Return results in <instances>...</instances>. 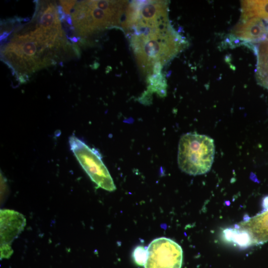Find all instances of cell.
I'll use <instances>...</instances> for the list:
<instances>
[{
    "label": "cell",
    "instance_id": "obj_1",
    "mask_svg": "<svg viewBox=\"0 0 268 268\" xmlns=\"http://www.w3.org/2000/svg\"><path fill=\"white\" fill-rule=\"evenodd\" d=\"M69 45L58 28L42 25L32 20L13 33L1 50L2 60L17 74L26 75L56 63Z\"/></svg>",
    "mask_w": 268,
    "mask_h": 268
},
{
    "label": "cell",
    "instance_id": "obj_2",
    "mask_svg": "<svg viewBox=\"0 0 268 268\" xmlns=\"http://www.w3.org/2000/svg\"><path fill=\"white\" fill-rule=\"evenodd\" d=\"M129 35L137 65L149 76L161 74L163 65L187 46L169 21L137 26Z\"/></svg>",
    "mask_w": 268,
    "mask_h": 268
},
{
    "label": "cell",
    "instance_id": "obj_3",
    "mask_svg": "<svg viewBox=\"0 0 268 268\" xmlns=\"http://www.w3.org/2000/svg\"><path fill=\"white\" fill-rule=\"evenodd\" d=\"M65 12L71 13L77 35L87 36L114 26L122 28L129 2L125 0H62Z\"/></svg>",
    "mask_w": 268,
    "mask_h": 268
},
{
    "label": "cell",
    "instance_id": "obj_4",
    "mask_svg": "<svg viewBox=\"0 0 268 268\" xmlns=\"http://www.w3.org/2000/svg\"><path fill=\"white\" fill-rule=\"evenodd\" d=\"M214 152L213 140L209 136L197 133L184 134L178 145L179 167L190 175L204 174L211 167Z\"/></svg>",
    "mask_w": 268,
    "mask_h": 268
},
{
    "label": "cell",
    "instance_id": "obj_5",
    "mask_svg": "<svg viewBox=\"0 0 268 268\" xmlns=\"http://www.w3.org/2000/svg\"><path fill=\"white\" fill-rule=\"evenodd\" d=\"M69 143L79 164L98 187L109 192L115 191L113 179L98 152L73 135L69 137Z\"/></svg>",
    "mask_w": 268,
    "mask_h": 268
},
{
    "label": "cell",
    "instance_id": "obj_6",
    "mask_svg": "<svg viewBox=\"0 0 268 268\" xmlns=\"http://www.w3.org/2000/svg\"><path fill=\"white\" fill-rule=\"evenodd\" d=\"M183 251L174 241L166 237L153 240L147 247L144 268H181Z\"/></svg>",
    "mask_w": 268,
    "mask_h": 268
},
{
    "label": "cell",
    "instance_id": "obj_7",
    "mask_svg": "<svg viewBox=\"0 0 268 268\" xmlns=\"http://www.w3.org/2000/svg\"><path fill=\"white\" fill-rule=\"evenodd\" d=\"M0 255L1 258H8L13 250L11 244L23 231L26 219L20 213L13 210L1 209Z\"/></svg>",
    "mask_w": 268,
    "mask_h": 268
},
{
    "label": "cell",
    "instance_id": "obj_8",
    "mask_svg": "<svg viewBox=\"0 0 268 268\" xmlns=\"http://www.w3.org/2000/svg\"><path fill=\"white\" fill-rule=\"evenodd\" d=\"M253 47L257 58L256 75L260 84L268 89V27L263 38L253 44Z\"/></svg>",
    "mask_w": 268,
    "mask_h": 268
},
{
    "label": "cell",
    "instance_id": "obj_9",
    "mask_svg": "<svg viewBox=\"0 0 268 268\" xmlns=\"http://www.w3.org/2000/svg\"><path fill=\"white\" fill-rule=\"evenodd\" d=\"M241 4V17H257L268 23V0H244Z\"/></svg>",
    "mask_w": 268,
    "mask_h": 268
},
{
    "label": "cell",
    "instance_id": "obj_10",
    "mask_svg": "<svg viewBox=\"0 0 268 268\" xmlns=\"http://www.w3.org/2000/svg\"><path fill=\"white\" fill-rule=\"evenodd\" d=\"M133 257L139 265H144L147 257V248L143 246H137L134 251Z\"/></svg>",
    "mask_w": 268,
    "mask_h": 268
},
{
    "label": "cell",
    "instance_id": "obj_11",
    "mask_svg": "<svg viewBox=\"0 0 268 268\" xmlns=\"http://www.w3.org/2000/svg\"><path fill=\"white\" fill-rule=\"evenodd\" d=\"M263 211L268 209V196L266 197L263 201Z\"/></svg>",
    "mask_w": 268,
    "mask_h": 268
},
{
    "label": "cell",
    "instance_id": "obj_12",
    "mask_svg": "<svg viewBox=\"0 0 268 268\" xmlns=\"http://www.w3.org/2000/svg\"></svg>",
    "mask_w": 268,
    "mask_h": 268
}]
</instances>
